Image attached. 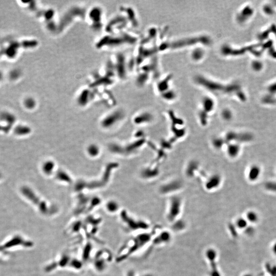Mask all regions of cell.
Masks as SVG:
<instances>
[{
  "mask_svg": "<svg viewBox=\"0 0 276 276\" xmlns=\"http://www.w3.org/2000/svg\"><path fill=\"white\" fill-rule=\"evenodd\" d=\"M210 39L206 36H196L194 38H183L179 40H175L174 42H167L161 47L162 50L173 49L181 48L185 47L191 46L197 44H202L205 45L210 44Z\"/></svg>",
  "mask_w": 276,
  "mask_h": 276,
  "instance_id": "1",
  "label": "cell"
},
{
  "mask_svg": "<svg viewBox=\"0 0 276 276\" xmlns=\"http://www.w3.org/2000/svg\"><path fill=\"white\" fill-rule=\"evenodd\" d=\"M21 192L24 195V196H25L38 207V209L42 214L46 215L52 214V208L49 206L46 202L41 200L40 197H38L29 188L23 187L22 188Z\"/></svg>",
  "mask_w": 276,
  "mask_h": 276,
  "instance_id": "2",
  "label": "cell"
},
{
  "mask_svg": "<svg viewBox=\"0 0 276 276\" xmlns=\"http://www.w3.org/2000/svg\"><path fill=\"white\" fill-rule=\"evenodd\" d=\"M117 166V164H116V163L110 164L106 167L105 173H104V175L101 181H93L91 183H87L86 181H79L76 185V189L80 190L83 189V188H89V189H93L94 188L102 187L104 185H106V184L107 183L108 181L111 170Z\"/></svg>",
  "mask_w": 276,
  "mask_h": 276,
  "instance_id": "3",
  "label": "cell"
},
{
  "mask_svg": "<svg viewBox=\"0 0 276 276\" xmlns=\"http://www.w3.org/2000/svg\"><path fill=\"white\" fill-rule=\"evenodd\" d=\"M150 239V236L148 234H141L137 236L133 243L132 246L129 248V250L125 255L121 258L120 259L118 260V261H120L122 260L126 259L127 257L133 254V253H135V252L139 250V249L142 248L144 246V245L145 244L146 245L149 241Z\"/></svg>",
  "mask_w": 276,
  "mask_h": 276,
  "instance_id": "4",
  "label": "cell"
},
{
  "mask_svg": "<svg viewBox=\"0 0 276 276\" xmlns=\"http://www.w3.org/2000/svg\"><path fill=\"white\" fill-rule=\"evenodd\" d=\"M180 212V202H173L171 204V206L169 209L168 218L169 221H174Z\"/></svg>",
  "mask_w": 276,
  "mask_h": 276,
  "instance_id": "5",
  "label": "cell"
},
{
  "mask_svg": "<svg viewBox=\"0 0 276 276\" xmlns=\"http://www.w3.org/2000/svg\"><path fill=\"white\" fill-rule=\"evenodd\" d=\"M171 238V235L167 231L163 232L154 239V243L156 245H161L169 243Z\"/></svg>",
  "mask_w": 276,
  "mask_h": 276,
  "instance_id": "6",
  "label": "cell"
},
{
  "mask_svg": "<svg viewBox=\"0 0 276 276\" xmlns=\"http://www.w3.org/2000/svg\"><path fill=\"white\" fill-rule=\"evenodd\" d=\"M260 174V169L259 167L255 166L251 167L249 172V178L250 181H255Z\"/></svg>",
  "mask_w": 276,
  "mask_h": 276,
  "instance_id": "7",
  "label": "cell"
},
{
  "mask_svg": "<svg viewBox=\"0 0 276 276\" xmlns=\"http://www.w3.org/2000/svg\"><path fill=\"white\" fill-rule=\"evenodd\" d=\"M96 258H97L95 260L94 262V267L95 269L98 272H103L106 266V260L103 259L102 258L100 259V258L99 257Z\"/></svg>",
  "mask_w": 276,
  "mask_h": 276,
  "instance_id": "8",
  "label": "cell"
},
{
  "mask_svg": "<svg viewBox=\"0 0 276 276\" xmlns=\"http://www.w3.org/2000/svg\"><path fill=\"white\" fill-rule=\"evenodd\" d=\"M54 167V164L53 163V162L51 161H48L44 164L42 166V169L44 173H46L47 174H49L53 171Z\"/></svg>",
  "mask_w": 276,
  "mask_h": 276,
  "instance_id": "9",
  "label": "cell"
},
{
  "mask_svg": "<svg viewBox=\"0 0 276 276\" xmlns=\"http://www.w3.org/2000/svg\"><path fill=\"white\" fill-rule=\"evenodd\" d=\"M56 177L58 179L63 181H66V182H70L71 181V179L69 177V175L63 171H59L57 172Z\"/></svg>",
  "mask_w": 276,
  "mask_h": 276,
  "instance_id": "10",
  "label": "cell"
},
{
  "mask_svg": "<svg viewBox=\"0 0 276 276\" xmlns=\"http://www.w3.org/2000/svg\"><path fill=\"white\" fill-rule=\"evenodd\" d=\"M30 132V129L28 127L20 126L16 128L15 133L17 135H24L28 134Z\"/></svg>",
  "mask_w": 276,
  "mask_h": 276,
  "instance_id": "11",
  "label": "cell"
},
{
  "mask_svg": "<svg viewBox=\"0 0 276 276\" xmlns=\"http://www.w3.org/2000/svg\"><path fill=\"white\" fill-rule=\"evenodd\" d=\"M119 206L117 202L114 201H111L108 202L106 204V208L108 211L110 212H115L117 211Z\"/></svg>",
  "mask_w": 276,
  "mask_h": 276,
  "instance_id": "12",
  "label": "cell"
},
{
  "mask_svg": "<svg viewBox=\"0 0 276 276\" xmlns=\"http://www.w3.org/2000/svg\"><path fill=\"white\" fill-rule=\"evenodd\" d=\"M88 152L92 156H96L99 154V148L97 146L92 145L88 148Z\"/></svg>",
  "mask_w": 276,
  "mask_h": 276,
  "instance_id": "13",
  "label": "cell"
},
{
  "mask_svg": "<svg viewBox=\"0 0 276 276\" xmlns=\"http://www.w3.org/2000/svg\"><path fill=\"white\" fill-rule=\"evenodd\" d=\"M91 245L90 244H88L86 245V247H85L84 250H83V258L84 260H87L90 255V252H91Z\"/></svg>",
  "mask_w": 276,
  "mask_h": 276,
  "instance_id": "14",
  "label": "cell"
},
{
  "mask_svg": "<svg viewBox=\"0 0 276 276\" xmlns=\"http://www.w3.org/2000/svg\"><path fill=\"white\" fill-rule=\"evenodd\" d=\"M239 148L236 145H231L229 147V154L232 156H236V155L239 152Z\"/></svg>",
  "mask_w": 276,
  "mask_h": 276,
  "instance_id": "15",
  "label": "cell"
},
{
  "mask_svg": "<svg viewBox=\"0 0 276 276\" xmlns=\"http://www.w3.org/2000/svg\"><path fill=\"white\" fill-rule=\"evenodd\" d=\"M185 223H184L183 222H181V221H177L175 223V225L173 226L174 229L177 231L182 230L185 228Z\"/></svg>",
  "mask_w": 276,
  "mask_h": 276,
  "instance_id": "16",
  "label": "cell"
},
{
  "mask_svg": "<svg viewBox=\"0 0 276 276\" xmlns=\"http://www.w3.org/2000/svg\"><path fill=\"white\" fill-rule=\"evenodd\" d=\"M202 51H195L192 54V58L195 60H198L202 58Z\"/></svg>",
  "mask_w": 276,
  "mask_h": 276,
  "instance_id": "17",
  "label": "cell"
},
{
  "mask_svg": "<svg viewBox=\"0 0 276 276\" xmlns=\"http://www.w3.org/2000/svg\"><path fill=\"white\" fill-rule=\"evenodd\" d=\"M127 276H135V274L133 273V272H129L127 274Z\"/></svg>",
  "mask_w": 276,
  "mask_h": 276,
  "instance_id": "18",
  "label": "cell"
},
{
  "mask_svg": "<svg viewBox=\"0 0 276 276\" xmlns=\"http://www.w3.org/2000/svg\"><path fill=\"white\" fill-rule=\"evenodd\" d=\"M153 276L151 274H145V275H144L143 276Z\"/></svg>",
  "mask_w": 276,
  "mask_h": 276,
  "instance_id": "19",
  "label": "cell"
},
{
  "mask_svg": "<svg viewBox=\"0 0 276 276\" xmlns=\"http://www.w3.org/2000/svg\"><path fill=\"white\" fill-rule=\"evenodd\" d=\"M0 178H1V174H0Z\"/></svg>",
  "mask_w": 276,
  "mask_h": 276,
  "instance_id": "20",
  "label": "cell"
}]
</instances>
